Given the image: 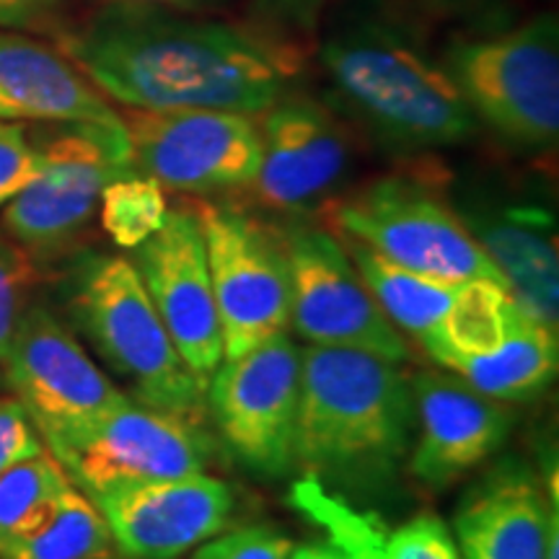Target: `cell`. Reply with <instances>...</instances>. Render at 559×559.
<instances>
[{"label":"cell","mask_w":559,"mask_h":559,"mask_svg":"<svg viewBox=\"0 0 559 559\" xmlns=\"http://www.w3.org/2000/svg\"><path fill=\"white\" fill-rule=\"evenodd\" d=\"M3 370L47 443L91 428L130 400L45 306H29L21 317Z\"/></svg>","instance_id":"5bb4252c"},{"label":"cell","mask_w":559,"mask_h":559,"mask_svg":"<svg viewBox=\"0 0 559 559\" xmlns=\"http://www.w3.org/2000/svg\"><path fill=\"white\" fill-rule=\"evenodd\" d=\"M360 272L362 283L368 285L370 296L386 313V319L396 330L407 332L409 337L423 342L449 313L453 298L464 283H443L417 275L407 267H400L379 251L368 249L366 243L334 234Z\"/></svg>","instance_id":"7402d4cb"},{"label":"cell","mask_w":559,"mask_h":559,"mask_svg":"<svg viewBox=\"0 0 559 559\" xmlns=\"http://www.w3.org/2000/svg\"><path fill=\"white\" fill-rule=\"evenodd\" d=\"M37 283L34 257L0 230V366L9 358L19 321L32 306V290Z\"/></svg>","instance_id":"484cf974"},{"label":"cell","mask_w":559,"mask_h":559,"mask_svg":"<svg viewBox=\"0 0 559 559\" xmlns=\"http://www.w3.org/2000/svg\"><path fill=\"white\" fill-rule=\"evenodd\" d=\"M166 213L169 205L164 187L138 171L111 181L99 202L102 226L122 249H138L145 239H151L164 226Z\"/></svg>","instance_id":"d4e9b609"},{"label":"cell","mask_w":559,"mask_h":559,"mask_svg":"<svg viewBox=\"0 0 559 559\" xmlns=\"http://www.w3.org/2000/svg\"><path fill=\"white\" fill-rule=\"evenodd\" d=\"M39 166L37 140L24 120H0V207L32 185Z\"/></svg>","instance_id":"83f0119b"},{"label":"cell","mask_w":559,"mask_h":559,"mask_svg":"<svg viewBox=\"0 0 559 559\" xmlns=\"http://www.w3.org/2000/svg\"><path fill=\"white\" fill-rule=\"evenodd\" d=\"M419 440L409 469L432 489H443L487 461L506 443L513 412L453 373L425 370L412 381Z\"/></svg>","instance_id":"ac0fdd59"},{"label":"cell","mask_w":559,"mask_h":559,"mask_svg":"<svg viewBox=\"0 0 559 559\" xmlns=\"http://www.w3.org/2000/svg\"><path fill=\"white\" fill-rule=\"evenodd\" d=\"M464 559H547L559 502L519 459H506L464 495L453 515Z\"/></svg>","instance_id":"d6986e66"},{"label":"cell","mask_w":559,"mask_h":559,"mask_svg":"<svg viewBox=\"0 0 559 559\" xmlns=\"http://www.w3.org/2000/svg\"><path fill=\"white\" fill-rule=\"evenodd\" d=\"M298 400L300 349L288 332L223 360L205 394L223 443L264 477H280L293 466Z\"/></svg>","instance_id":"4fadbf2b"},{"label":"cell","mask_w":559,"mask_h":559,"mask_svg":"<svg viewBox=\"0 0 559 559\" xmlns=\"http://www.w3.org/2000/svg\"><path fill=\"white\" fill-rule=\"evenodd\" d=\"M194 207L218 304L223 360L239 358L290 326V262L283 230L223 202Z\"/></svg>","instance_id":"9c48e42d"},{"label":"cell","mask_w":559,"mask_h":559,"mask_svg":"<svg viewBox=\"0 0 559 559\" xmlns=\"http://www.w3.org/2000/svg\"><path fill=\"white\" fill-rule=\"evenodd\" d=\"M262 3L267 5L272 13H277V16L290 19L293 24L309 26L313 24V19H317L324 0H262Z\"/></svg>","instance_id":"1f68e13d"},{"label":"cell","mask_w":559,"mask_h":559,"mask_svg":"<svg viewBox=\"0 0 559 559\" xmlns=\"http://www.w3.org/2000/svg\"><path fill=\"white\" fill-rule=\"evenodd\" d=\"M319 62L340 99L394 148H449L477 130L449 70L394 13H347L321 39Z\"/></svg>","instance_id":"7a4b0ae2"},{"label":"cell","mask_w":559,"mask_h":559,"mask_svg":"<svg viewBox=\"0 0 559 559\" xmlns=\"http://www.w3.org/2000/svg\"><path fill=\"white\" fill-rule=\"evenodd\" d=\"M60 52L128 109L260 117L298 73L288 47L247 26L138 3H107L62 34Z\"/></svg>","instance_id":"6da1fadb"},{"label":"cell","mask_w":559,"mask_h":559,"mask_svg":"<svg viewBox=\"0 0 559 559\" xmlns=\"http://www.w3.org/2000/svg\"><path fill=\"white\" fill-rule=\"evenodd\" d=\"M45 449L37 425L19 400H0V474Z\"/></svg>","instance_id":"f546056e"},{"label":"cell","mask_w":559,"mask_h":559,"mask_svg":"<svg viewBox=\"0 0 559 559\" xmlns=\"http://www.w3.org/2000/svg\"><path fill=\"white\" fill-rule=\"evenodd\" d=\"M290 536L272 526H243L202 542L194 559H288Z\"/></svg>","instance_id":"f1b7e54d"},{"label":"cell","mask_w":559,"mask_h":559,"mask_svg":"<svg viewBox=\"0 0 559 559\" xmlns=\"http://www.w3.org/2000/svg\"><path fill=\"white\" fill-rule=\"evenodd\" d=\"M290 262V326L309 345L345 347L402 362L407 342L386 319L330 228L293 221L283 228Z\"/></svg>","instance_id":"8fae6325"},{"label":"cell","mask_w":559,"mask_h":559,"mask_svg":"<svg viewBox=\"0 0 559 559\" xmlns=\"http://www.w3.org/2000/svg\"><path fill=\"white\" fill-rule=\"evenodd\" d=\"M373 559H464L445 523L432 513H419L394 534L383 531Z\"/></svg>","instance_id":"4316f807"},{"label":"cell","mask_w":559,"mask_h":559,"mask_svg":"<svg viewBox=\"0 0 559 559\" xmlns=\"http://www.w3.org/2000/svg\"><path fill=\"white\" fill-rule=\"evenodd\" d=\"M260 169L249 190L262 207L298 215L319 205L349 169L337 117L309 96H288L260 115Z\"/></svg>","instance_id":"e0dca14e"},{"label":"cell","mask_w":559,"mask_h":559,"mask_svg":"<svg viewBox=\"0 0 559 559\" xmlns=\"http://www.w3.org/2000/svg\"><path fill=\"white\" fill-rule=\"evenodd\" d=\"M66 306L99 358L130 383L132 402L202 425L207 389L171 342L135 264L83 257L70 275Z\"/></svg>","instance_id":"277c9868"},{"label":"cell","mask_w":559,"mask_h":559,"mask_svg":"<svg viewBox=\"0 0 559 559\" xmlns=\"http://www.w3.org/2000/svg\"><path fill=\"white\" fill-rule=\"evenodd\" d=\"M0 120L122 124V115L66 55L0 29Z\"/></svg>","instance_id":"ffe728a7"},{"label":"cell","mask_w":559,"mask_h":559,"mask_svg":"<svg viewBox=\"0 0 559 559\" xmlns=\"http://www.w3.org/2000/svg\"><path fill=\"white\" fill-rule=\"evenodd\" d=\"M68 0H0V29H47L60 19Z\"/></svg>","instance_id":"4dcf8cb0"},{"label":"cell","mask_w":559,"mask_h":559,"mask_svg":"<svg viewBox=\"0 0 559 559\" xmlns=\"http://www.w3.org/2000/svg\"><path fill=\"white\" fill-rule=\"evenodd\" d=\"M109 3H138V5H160V9L185 11V13H210L226 9L230 0H109Z\"/></svg>","instance_id":"d6a6232c"},{"label":"cell","mask_w":559,"mask_h":559,"mask_svg":"<svg viewBox=\"0 0 559 559\" xmlns=\"http://www.w3.org/2000/svg\"><path fill=\"white\" fill-rule=\"evenodd\" d=\"M477 122L528 151L559 138V26L542 13L492 37L453 41L443 58Z\"/></svg>","instance_id":"8992f818"},{"label":"cell","mask_w":559,"mask_h":559,"mask_svg":"<svg viewBox=\"0 0 559 559\" xmlns=\"http://www.w3.org/2000/svg\"><path fill=\"white\" fill-rule=\"evenodd\" d=\"M37 148L39 174L3 205V228L32 257H52L73 247L99 213L104 190L135 166L124 124L55 122Z\"/></svg>","instance_id":"ba28073f"},{"label":"cell","mask_w":559,"mask_h":559,"mask_svg":"<svg viewBox=\"0 0 559 559\" xmlns=\"http://www.w3.org/2000/svg\"><path fill=\"white\" fill-rule=\"evenodd\" d=\"M502 283L531 317L557 332L559 260L555 218L536 205H481L461 213Z\"/></svg>","instance_id":"44dd1931"},{"label":"cell","mask_w":559,"mask_h":559,"mask_svg":"<svg viewBox=\"0 0 559 559\" xmlns=\"http://www.w3.org/2000/svg\"><path fill=\"white\" fill-rule=\"evenodd\" d=\"M70 487L73 481L50 449L19 461L0 474V544L39 528Z\"/></svg>","instance_id":"cb8c5ba5"},{"label":"cell","mask_w":559,"mask_h":559,"mask_svg":"<svg viewBox=\"0 0 559 559\" xmlns=\"http://www.w3.org/2000/svg\"><path fill=\"white\" fill-rule=\"evenodd\" d=\"M132 166L160 187L190 194L249 190L260 169L254 115L223 109H128Z\"/></svg>","instance_id":"30bf717a"},{"label":"cell","mask_w":559,"mask_h":559,"mask_svg":"<svg viewBox=\"0 0 559 559\" xmlns=\"http://www.w3.org/2000/svg\"><path fill=\"white\" fill-rule=\"evenodd\" d=\"M419 345L438 366L498 402H526L557 376V332L495 280H469Z\"/></svg>","instance_id":"52a82bcc"},{"label":"cell","mask_w":559,"mask_h":559,"mask_svg":"<svg viewBox=\"0 0 559 559\" xmlns=\"http://www.w3.org/2000/svg\"><path fill=\"white\" fill-rule=\"evenodd\" d=\"M86 498L107 521L117 559H179L221 534L234 513L230 487L207 472L109 487Z\"/></svg>","instance_id":"2e32d148"},{"label":"cell","mask_w":559,"mask_h":559,"mask_svg":"<svg viewBox=\"0 0 559 559\" xmlns=\"http://www.w3.org/2000/svg\"><path fill=\"white\" fill-rule=\"evenodd\" d=\"M0 559H117V549L99 508L73 485L39 528L0 544Z\"/></svg>","instance_id":"603a6c76"},{"label":"cell","mask_w":559,"mask_h":559,"mask_svg":"<svg viewBox=\"0 0 559 559\" xmlns=\"http://www.w3.org/2000/svg\"><path fill=\"white\" fill-rule=\"evenodd\" d=\"M81 492L179 479L207 472L213 440L202 425L138 402H122L75 436L47 443Z\"/></svg>","instance_id":"7c38bea8"},{"label":"cell","mask_w":559,"mask_h":559,"mask_svg":"<svg viewBox=\"0 0 559 559\" xmlns=\"http://www.w3.org/2000/svg\"><path fill=\"white\" fill-rule=\"evenodd\" d=\"M415 402L400 362L345 347L300 349L293 464L311 477L368 485L394 474Z\"/></svg>","instance_id":"3957f363"},{"label":"cell","mask_w":559,"mask_h":559,"mask_svg":"<svg viewBox=\"0 0 559 559\" xmlns=\"http://www.w3.org/2000/svg\"><path fill=\"white\" fill-rule=\"evenodd\" d=\"M326 226L417 275L443 283L495 280L506 285L459 210L428 179L412 174L381 177L330 202Z\"/></svg>","instance_id":"5b68a950"},{"label":"cell","mask_w":559,"mask_h":559,"mask_svg":"<svg viewBox=\"0 0 559 559\" xmlns=\"http://www.w3.org/2000/svg\"><path fill=\"white\" fill-rule=\"evenodd\" d=\"M132 251L166 332L207 389L223 362V334L198 207H169L164 226Z\"/></svg>","instance_id":"9a60e30c"},{"label":"cell","mask_w":559,"mask_h":559,"mask_svg":"<svg viewBox=\"0 0 559 559\" xmlns=\"http://www.w3.org/2000/svg\"><path fill=\"white\" fill-rule=\"evenodd\" d=\"M288 559H360L353 551L337 547V544H304V547H293Z\"/></svg>","instance_id":"836d02e7"}]
</instances>
